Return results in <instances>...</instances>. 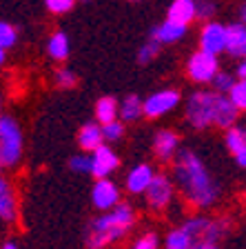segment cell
Here are the masks:
<instances>
[{
    "label": "cell",
    "mask_w": 246,
    "mask_h": 249,
    "mask_svg": "<svg viewBox=\"0 0 246 249\" xmlns=\"http://www.w3.org/2000/svg\"><path fill=\"white\" fill-rule=\"evenodd\" d=\"M173 182L184 200L195 209L213 207L220 198V185L197 154L182 149L173 160Z\"/></svg>",
    "instance_id": "cell-1"
},
{
    "label": "cell",
    "mask_w": 246,
    "mask_h": 249,
    "mask_svg": "<svg viewBox=\"0 0 246 249\" xmlns=\"http://www.w3.org/2000/svg\"><path fill=\"white\" fill-rule=\"evenodd\" d=\"M135 225V213L131 209V205L120 202L115 209L111 212H102V216H98L96 220H91L87 227V236L84 243L87 249H107L113 243H118L120 238H124L131 227Z\"/></svg>",
    "instance_id": "cell-2"
},
{
    "label": "cell",
    "mask_w": 246,
    "mask_h": 249,
    "mask_svg": "<svg viewBox=\"0 0 246 249\" xmlns=\"http://www.w3.org/2000/svg\"><path fill=\"white\" fill-rule=\"evenodd\" d=\"M215 107L217 91H193L186 100V123L193 129H206L209 124H215Z\"/></svg>",
    "instance_id": "cell-3"
},
{
    "label": "cell",
    "mask_w": 246,
    "mask_h": 249,
    "mask_svg": "<svg viewBox=\"0 0 246 249\" xmlns=\"http://www.w3.org/2000/svg\"><path fill=\"white\" fill-rule=\"evenodd\" d=\"M0 149L5 167H16L22 158V131L11 116H0Z\"/></svg>",
    "instance_id": "cell-4"
},
{
    "label": "cell",
    "mask_w": 246,
    "mask_h": 249,
    "mask_svg": "<svg viewBox=\"0 0 246 249\" xmlns=\"http://www.w3.org/2000/svg\"><path fill=\"white\" fill-rule=\"evenodd\" d=\"M217 73H220V62H217L215 53L197 49V52L189 58V62H186V76H189L195 85H211Z\"/></svg>",
    "instance_id": "cell-5"
},
{
    "label": "cell",
    "mask_w": 246,
    "mask_h": 249,
    "mask_svg": "<svg viewBox=\"0 0 246 249\" xmlns=\"http://www.w3.org/2000/svg\"><path fill=\"white\" fill-rule=\"evenodd\" d=\"M147 205L155 212H162L166 209L173 202V196H175V182L171 180L169 176H164V174H155L153 182L149 185L147 189Z\"/></svg>",
    "instance_id": "cell-6"
},
{
    "label": "cell",
    "mask_w": 246,
    "mask_h": 249,
    "mask_svg": "<svg viewBox=\"0 0 246 249\" xmlns=\"http://www.w3.org/2000/svg\"><path fill=\"white\" fill-rule=\"evenodd\" d=\"M180 100H182V96L178 89H160L144 100V116L147 118H162L178 107Z\"/></svg>",
    "instance_id": "cell-7"
},
{
    "label": "cell",
    "mask_w": 246,
    "mask_h": 249,
    "mask_svg": "<svg viewBox=\"0 0 246 249\" xmlns=\"http://www.w3.org/2000/svg\"><path fill=\"white\" fill-rule=\"evenodd\" d=\"M200 49L209 53H215V56L226 52V25L215 20L204 22L200 29Z\"/></svg>",
    "instance_id": "cell-8"
},
{
    "label": "cell",
    "mask_w": 246,
    "mask_h": 249,
    "mask_svg": "<svg viewBox=\"0 0 246 249\" xmlns=\"http://www.w3.org/2000/svg\"><path fill=\"white\" fill-rule=\"evenodd\" d=\"M91 198L96 209L100 212H111L120 205V189L115 182H111L109 178H98L96 185L91 189Z\"/></svg>",
    "instance_id": "cell-9"
},
{
    "label": "cell",
    "mask_w": 246,
    "mask_h": 249,
    "mask_svg": "<svg viewBox=\"0 0 246 249\" xmlns=\"http://www.w3.org/2000/svg\"><path fill=\"white\" fill-rule=\"evenodd\" d=\"M118 167H120V158L109 145L98 147V149L91 154V176L109 178Z\"/></svg>",
    "instance_id": "cell-10"
},
{
    "label": "cell",
    "mask_w": 246,
    "mask_h": 249,
    "mask_svg": "<svg viewBox=\"0 0 246 249\" xmlns=\"http://www.w3.org/2000/svg\"><path fill=\"white\" fill-rule=\"evenodd\" d=\"M153 151L162 162L175 160V156L180 154V136L169 129L158 131L153 138Z\"/></svg>",
    "instance_id": "cell-11"
},
{
    "label": "cell",
    "mask_w": 246,
    "mask_h": 249,
    "mask_svg": "<svg viewBox=\"0 0 246 249\" xmlns=\"http://www.w3.org/2000/svg\"><path fill=\"white\" fill-rule=\"evenodd\" d=\"M155 178V171L151 165H147V162H142V165H135L133 169L127 174V180H124V185H127V192L129 194H147V189H149V185L153 182Z\"/></svg>",
    "instance_id": "cell-12"
},
{
    "label": "cell",
    "mask_w": 246,
    "mask_h": 249,
    "mask_svg": "<svg viewBox=\"0 0 246 249\" xmlns=\"http://www.w3.org/2000/svg\"><path fill=\"white\" fill-rule=\"evenodd\" d=\"M0 220L2 223H16L18 220V198L16 189L7 178L0 176Z\"/></svg>",
    "instance_id": "cell-13"
},
{
    "label": "cell",
    "mask_w": 246,
    "mask_h": 249,
    "mask_svg": "<svg viewBox=\"0 0 246 249\" xmlns=\"http://www.w3.org/2000/svg\"><path fill=\"white\" fill-rule=\"evenodd\" d=\"M226 53L231 58L246 56V25L244 22L226 25Z\"/></svg>",
    "instance_id": "cell-14"
},
{
    "label": "cell",
    "mask_w": 246,
    "mask_h": 249,
    "mask_svg": "<svg viewBox=\"0 0 246 249\" xmlns=\"http://www.w3.org/2000/svg\"><path fill=\"white\" fill-rule=\"evenodd\" d=\"M164 249H202V245H200V240L193 236V231L182 223L180 227L171 229V231L166 233Z\"/></svg>",
    "instance_id": "cell-15"
},
{
    "label": "cell",
    "mask_w": 246,
    "mask_h": 249,
    "mask_svg": "<svg viewBox=\"0 0 246 249\" xmlns=\"http://www.w3.org/2000/svg\"><path fill=\"white\" fill-rule=\"evenodd\" d=\"M240 109L233 105V100L226 93H217V107H215V127L222 129H231L235 127L237 118H240Z\"/></svg>",
    "instance_id": "cell-16"
},
{
    "label": "cell",
    "mask_w": 246,
    "mask_h": 249,
    "mask_svg": "<svg viewBox=\"0 0 246 249\" xmlns=\"http://www.w3.org/2000/svg\"><path fill=\"white\" fill-rule=\"evenodd\" d=\"M186 29H189L186 25H180V22L166 18V20H162L158 27H153L151 36L158 42H162V45H173V42H180L186 36Z\"/></svg>",
    "instance_id": "cell-17"
},
{
    "label": "cell",
    "mask_w": 246,
    "mask_h": 249,
    "mask_svg": "<svg viewBox=\"0 0 246 249\" xmlns=\"http://www.w3.org/2000/svg\"><path fill=\"white\" fill-rule=\"evenodd\" d=\"M107 140L102 134V124L100 123H87L78 134V145L82 147V151H96L98 147H102Z\"/></svg>",
    "instance_id": "cell-18"
},
{
    "label": "cell",
    "mask_w": 246,
    "mask_h": 249,
    "mask_svg": "<svg viewBox=\"0 0 246 249\" xmlns=\"http://www.w3.org/2000/svg\"><path fill=\"white\" fill-rule=\"evenodd\" d=\"M166 18L189 27L197 18L195 16V0H173L166 9Z\"/></svg>",
    "instance_id": "cell-19"
},
{
    "label": "cell",
    "mask_w": 246,
    "mask_h": 249,
    "mask_svg": "<svg viewBox=\"0 0 246 249\" xmlns=\"http://www.w3.org/2000/svg\"><path fill=\"white\" fill-rule=\"evenodd\" d=\"M69 52H71V42H69V36L65 31H56V34L49 36V40H47V53L53 60H58V62L67 60Z\"/></svg>",
    "instance_id": "cell-20"
},
{
    "label": "cell",
    "mask_w": 246,
    "mask_h": 249,
    "mask_svg": "<svg viewBox=\"0 0 246 249\" xmlns=\"http://www.w3.org/2000/svg\"><path fill=\"white\" fill-rule=\"evenodd\" d=\"M120 116V105L115 98L111 96H102V98L96 103V120L100 124H107V123H113L118 120Z\"/></svg>",
    "instance_id": "cell-21"
},
{
    "label": "cell",
    "mask_w": 246,
    "mask_h": 249,
    "mask_svg": "<svg viewBox=\"0 0 246 249\" xmlns=\"http://www.w3.org/2000/svg\"><path fill=\"white\" fill-rule=\"evenodd\" d=\"M142 116H144V100H140L138 96L131 93L120 103V120L122 123H135Z\"/></svg>",
    "instance_id": "cell-22"
},
{
    "label": "cell",
    "mask_w": 246,
    "mask_h": 249,
    "mask_svg": "<svg viewBox=\"0 0 246 249\" xmlns=\"http://www.w3.org/2000/svg\"><path fill=\"white\" fill-rule=\"evenodd\" d=\"M224 145H226V149L231 151L233 156H235L237 151H242V149L246 147V136H244V129H237V127H231V129H226Z\"/></svg>",
    "instance_id": "cell-23"
},
{
    "label": "cell",
    "mask_w": 246,
    "mask_h": 249,
    "mask_svg": "<svg viewBox=\"0 0 246 249\" xmlns=\"http://www.w3.org/2000/svg\"><path fill=\"white\" fill-rule=\"evenodd\" d=\"M160 49H162V42H158L153 36L149 38V40H144L142 47L138 49V62L140 65H147V62L155 60L160 53Z\"/></svg>",
    "instance_id": "cell-24"
},
{
    "label": "cell",
    "mask_w": 246,
    "mask_h": 249,
    "mask_svg": "<svg viewBox=\"0 0 246 249\" xmlns=\"http://www.w3.org/2000/svg\"><path fill=\"white\" fill-rule=\"evenodd\" d=\"M18 42V29L11 22L0 20V47L2 49H11Z\"/></svg>",
    "instance_id": "cell-25"
},
{
    "label": "cell",
    "mask_w": 246,
    "mask_h": 249,
    "mask_svg": "<svg viewBox=\"0 0 246 249\" xmlns=\"http://www.w3.org/2000/svg\"><path fill=\"white\" fill-rule=\"evenodd\" d=\"M229 98L233 100V105H235L240 111H246V80H240V78H237L233 89L229 91Z\"/></svg>",
    "instance_id": "cell-26"
},
{
    "label": "cell",
    "mask_w": 246,
    "mask_h": 249,
    "mask_svg": "<svg viewBox=\"0 0 246 249\" xmlns=\"http://www.w3.org/2000/svg\"><path fill=\"white\" fill-rule=\"evenodd\" d=\"M233 85H235V78H233V73H229V71H220L215 78H213L211 87H213V91H217V93H226V96H229V91L233 89Z\"/></svg>",
    "instance_id": "cell-27"
},
{
    "label": "cell",
    "mask_w": 246,
    "mask_h": 249,
    "mask_svg": "<svg viewBox=\"0 0 246 249\" xmlns=\"http://www.w3.org/2000/svg\"><path fill=\"white\" fill-rule=\"evenodd\" d=\"M195 16L197 20H213L215 18V2L213 0H195Z\"/></svg>",
    "instance_id": "cell-28"
},
{
    "label": "cell",
    "mask_w": 246,
    "mask_h": 249,
    "mask_svg": "<svg viewBox=\"0 0 246 249\" xmlns=\"http://www.w3.org/2000/svg\"><path fill=\"white\" fill-rule=\"evenodd\" d=\"M102 134L107 142H118L120 138L124 136V123L122 120H113V123L102 124Z\"/></svg>",
    "instance_id": "cell-29"
},
{
    "label": "cell",
    "mask_w": 246,
    "mask_h": 249,
    "mask_svg": "<svg viewBox=\"0 0 246 249\" xmlns=\"http://www.w3.org/2000/svg\"><path fill=\"white\" fill-rule=\"evenodd\" d=\"M53 78H56V85L60 89H73L78 85V76L71 71V69H67V67H60Z\"/></svg>",
    "instance_id": "cell-30"
},
{
    "label": "cell",
    "mask_w": 246,
    "mask_h": 249,
    "mask_svg": "<svg viewBox=\"0 0 246 249\" xmlns=\"http://www.w3.org/2000/svg\"><path fill=\"white\" fill-rule=\"evenodd\" d=\"M45 7L51 14L62 16V14H69V11L76 7V0H45Z\"/></svg>",
    "instance_id": "cell-31"
},
{
    "label": "cell",
    "mask_w": 246,
    "mask_h": 249,
    "mask_svg": "<svg viewBox=\"0 0 246 249\" xmlns=\"http://www.w3.org/2000/svg\"><path fill=\"white\" fill-rule=\"evenodd\" d=\"M158 247H160V238H158V233H153V231L142 233V236L135 238V243L131 245V249H158Z\"/></svg>",
    "instance_id": "cell-32"
},
{
    "label": "cell",
    "mask_w": 246,
    "mask_h": 249,
    "mask_svg": "<svg viewBox=\"0 0 246 249\" xmlns=\"http://www.w3.org/2000/svg\"><path fill=\"white\" fill-rule=\"evenodd\" d=\"M69 167H71V171H76V174H91V156H87V154L73 156Z\"/></svg>",
    "instance_id": "cell-33"
},
{
    "label": "cell",
    "mask_w": 246,
    "mask_h": 249,
    "mask_svg": "<svg viewBox=\"0 0 246 249\" xmlns=\"http://www.w3.org/2000/svg\"><path fill=\"white\" fill-rule=\"evenodd\" d=\"M235 162L242 167V169H246V147L242 151H237L235 154Z\"/></svg>",
    "instance_id": "cell-34"
},
{
    "label": "cell",
    "mask_w": 246,
    "mask_h": 249,
    "mask_svg": "<svg viewBox=\"0 0 246 249\" xmlns=\"http://www.w3.org/2000/svg\"><path fill=\"white\" fill-rule=\"evenodd\" d=\"M235 76L240 78V80H246V60H242L240 65H237V69H235Z\"/></svg>",
    "instance_id": "cell-35"
},
{
    "label": "cell",
    "mask_w": 246,
    "mask_h": 249,
    "mask_svg": "<svg viewBox=\"0 0 246 249\" xmlns=\"http://www.w3.org/2000/svg\"><path fill=\"white\" fill-rule=\"evenodd\" d=\"M240 22L246 25V2H242V7H240Z\"/></svg>",
    "instance_id": "cell-36"
},
{
    "label": "cell",
    "mask_w": 246,
    "mask_h": 249,
    "mask_svg": "<svg viewBox=\"0 0 246 249\" xmlns=\"http://www.w3.org/2000/svg\"><path fill=\"white\" fill-rule=\"evenodd\" d=\"M5 60H7V49H2V47H0V67L5 65Z\"/></svg>",
    "instance_id": "cell-37"
},
{
    "label": "cell",
    "mask_w": 246,
    "mask_h": 249,
    "mask_svg": "<svg viewBox=\"0 0 246 249\" xmlns=\"http://www.w3.org/2000/svg\"><path fill=\"white\" fill-rule=\"evenodd\" d=\"M0 249H18V245H16L14 240H9V243H5V245H2V247H0Z\"/></svg>",
    "instance_id": "cell-38"
},
{
    "label": "cell",
    "mask_w": 246,
    "mask_h": 249,
    "mask_svg": "<svg viewBox=\"0 0 246 249\" xmlns=\"http://www.w3.org/2000/svg\"><path fill=\"white\" fill-rule=\"evenodd\" d=\"M5 167V158H2V149H0V169Z\"/></svg>",
    "instance_id": "cell-39"
},
{
    "label": "cell",
    "mask_w": 246,
    "mask_h": 249,
    "mask_svg": "<svg viewBox=\"0 0 246 249\" xmlns=\"http://www.w3.org/2000/svg\"><path fill=\"white\" fill-rule=\"evenodd\" d=\"M202 249H220V247H217V245H204Z\"/></svg>",
    "instance_id": "cell-40"
},
{
    "label": "cell",
    "mask_w": 246,
    "mask_h": 249,
    "mask_svg": "<svg viewBox=\"0 0 246 249\" xmlns=\"http://www.w3.org/2000/svg\"><path fill=\"white\" fill-rule=\"evenodd\" d=\"M129 2H140V0H129Z\"/></svg>",
    "instance_id": "cell-41"
},
{
    "label": "cell",
    "mask_w": 246,
    "mask_h": 249,
    "mask_svg": "<svg viewBox=\"0 0 246 249\" xmlns=\"http://www.w3.org/2000/svg\"><path fill=\"white\" fill-rule=\"evenodd\" d=\"M0 107H2V98H0Z\"/></svg>",
    "instance_id": "cell-42"
},
{
    "label": "cell",
    "mask_w": 246,
    "mask_h": 249,
    "mask_svg": "<svg viewBox=\"0 0 246 249\" xmlns=\"http://www.w3.org/2000/svg\"><path fill=\"white\" fill-rule=\"evenodd\" d=\"M244 136H246V127H244Z\"/></svg>",
    "instance_id": "cell-43"
},
{
    "label": "cell",
    "mask_w": 246,
    "mask_h": 249,
    "mask_svg": "<svg viewBox=\"0 0 246 249\" xmlns=\"http://www.w3.org/2000/svg\"><path fill=\"white\" fill-rule=\"evenodd\" d=\"M244 60H246V56H244Z\"/></svg>",
    "instance_id": "cell-44"
}]
</instances>
